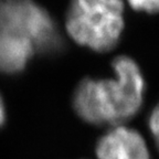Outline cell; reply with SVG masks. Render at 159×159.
Masks as SVG:
<instances>
[{
  "mask_svg": "<svg viewBox=\"0 0 159 159\" xmlns=\"http://www.w3.org/2000/svg\"><path fill=\"white\" fill-rule=\"evenodd\" d=\"M114 77L82 80L73 94V108L89 124L123 125L136 116L146 85L142 70L132 57L119 55L112 62Z\"/></svg>",
  "mask_w": 159,
  "mask_h": 159,
  "instance_id": "1",
  "label": "cell"
},
{
  "mask_svg": "<svg viewBox=\"0 0 159 159\" xmlns=\"http://www.w3.org/2000/svg\"><path fill=\"white\" fill-rule=\"evenodd\" d=\"M123 0H71L65 31L73 42L95 51L113 50L125 28Z\"/></svg>",
  "mask_w": 159,
  "mask_h": 159,
  "instance_id": "2",
  "label": "cell"
},
{
  "mask_svg": "<svg viewBox=\"0 0 159 159\" xmlns=\"http://www.w3.org/2000/svg\"><path fill=\"white\" fill-rule=\"evenodd\" d=\"M0 32L28 40L41 54L59 53L63 47L54 19L33 0H0Z\"/></svg>",
  "mask_w": 159,
  "mask_h": 159,
  "instance_id": "3",
  "label": "cell"
},
{
  "mask_svg": "<svg viewBox=\"0 0 159 159\" xmlns=\"http://www.w3.org/2000/svg\"><path fill=\"white\" fill-rule=\"evenodd\" d=\"M95 154L97 159H150L144 137L124 125L113 126L99 139Z\"/></svg>",
  "mask_w": 159,
  "mask_h": 159,
  "instance_id": "4",
  "label": "cell"
},
{
  "mask_svg": "<svg viewBox=\"0 0 159 159\" xmlns=\"http://www.w3.org/2000/svg\"><path fill=\"white\" fill-rule=\"evenodd\" d=\"M33 44L23 38L0 32V72L17 74L35 54Z\"/></svg>",
  "mask_w": 159,
  "mask_h": 159,
  "instance_id": "5",
  "label": "cell"
},
{
  "mask_svg": "<svg viewBox=\"0 0 159 159\" xmlns=\"http://www.w3.org/2000/svg\"><path fill=\"white\" fill-rule=\"evenodd\" d=\"M133 9L146 13H156L159 8V0H127Z\"/></svg>",
  "mask_w": 159,
  "mask_h": 159,
  "instance_id": "6",
  "label": "cell"
},
{
  "mask_svg": "<svg viewBox=\"0 0 159 159\" xmlns=\"http://www.w3.org/2000/svg\"><path fill=\"white\" fill-rule=\"evenodd\" d=\"M148 128L149 132L152 133V137L155 139V143H158V135H159V112L158 107H155L152 112L150 113L148 118Z\"/></svg>",
  "mask_w": 159,
  "mask_h": 159,
  "instance_id": "7",
  "label": "cell"
},
{
  "mask_svg": "<svg viewBox=\"0 0 159 159\" xmlns=\"http://www.w3.org/2000/svg\"><path fill=\"white\" fill-rule=\"evenodd\" d=\"M6 120V109H5V104H3V99L0 95V127L5 124Z\"/></svg>",
  "mask_w": 159,
  "mask_h": 159,
  "instance_id": "8",
  "label": "cell"
}]
</instances>
